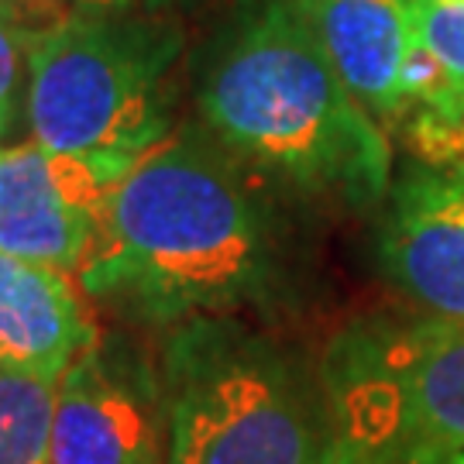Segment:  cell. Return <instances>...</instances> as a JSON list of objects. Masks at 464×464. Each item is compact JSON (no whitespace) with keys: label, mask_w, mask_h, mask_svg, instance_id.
I'll return each mask as SVG.
<instances>
[{"label":"cell","mask_w":464,"mask_h":464,"mask_svg":"<svg viewBox=\"0 0 464 464\" xmlns=\"http://www.w3.org/2000/svg\"><path fill=\"white\" fill-rule=\"evenodd\" d=\"M210 0H63L66 11L76 14H159L183 17L186 11H197Z\"/></svg>","instance_id":"5bb4252c"},{"label":"cell","mask_w":464,"mask_h":464,"mask_svg":"<svg viewBox=\"0 0 464 464\" xmlns=\"http://www.w3.org/2000/svg\"><path fill=\"white\" fill-rule=\"evenodd\" d=\"M303 210L193 117L117 186L76 279L131 327L276 320L310 289Z\"/></svg>","instance_id":"6da1fadb"},{"label":"cell","mask_w":464,"mask_h":464,"mask_svg":"<svg viewBox=\"0 0 464 464\" xmlns=\"http://www.w3.org/2000/svg\"><path fill=\"white\" fill-rule=\"evenodd\" d=\"M186 49L183 17L59 14L28 52L24 124L32 141L145 159L183 124Z\"/></svg>","instance_id":"277c9868"},{"label":"cell","mask_w":464,"mask_h":464,"mask_svg":"<svg viewBox=\"0 0 464 464\" xmlns=\"http://www.w3.org/2000/svg\"><path fill=\"white\" fill-rule=\"evenodd\" d=\"M0 4H7L14 11H24V14L38 17V21H55L59 14H66V11H55L63 0H0Z\"/></svg>","instance_id":"9a60e30c"},{"label":"cell","mask_w":464,"mask_h":464,"mask_svg":"<svg viewBox=\"0 0 464 464\" xmlns=\"http://www.w3.org/2000/svg\"><path fill=\"white\" fill-rule=\"evenodd\" d=\"M166 464H334L320 365L245 316H197L159 344Z\"/></svg>","instance_id":"3957f363"},{"label":"cell","mask_w":464,"mask_h":464,"mask_svg":"<svg viewBox=\"0 0 464 464\" xmlns=\"http://www.w3.org/2000/svg\"><path fill=\"white\" fill-rule=\"evenodd\" d=\"M55 382L0 372V464H55Z\"/></svg>","instance_id":"7c38bea8"},{"label":"cell","mask_w":464,"mask_h":464,"mask_svg":"<svg viewBox=\"0 0 464 464\" xmlns=\"http://www.w3.org/2000/svg\"><path fill=\"white\" fill-rule=\"evenodd\" d=\"M334 464L464 458V320L354 316L320 354Z\"/></svg>","instance_id":"5b68a950"},{"label":"cell","mask_w":464,"mask_h":464,"mask_svg":"<svg viewBox=\"0 0 464 464\" xmlns=\"http://www.w3.org/2000/svg\"><path fill=\"white\" fill-rule=\"evenodd\" d=\"M379 266L410 310L464 320V151L420 155L392 176Z\"/></svg>","instance_id":"ba28073f"},{"label":"cell","mask_w":464,"mask_h":464,"mask_svg":"<svg viewBox=\"0 0 464 464\" xmlns=\"http://www.w3.org/2000/svg\"><path fill=\"white\" fill-rule=\"evenodd\" d=\"M52 21L14 11L0 4V145L17 131L24 117V90H28V52L34 34Z\"/></svg>","instance_id":"4fadbf2b"},{"label":"cell","mask_w":464,"mask_h":464,"mask_svg":"<svg viewBox=\"0 0 464 464\" xmlns=\"http://www.w3.org/2000/svg\"><path fill=\"white\" fill-rule=\"evenodd\" d=\"M55 464H166L159 354L131 334H100L55 382Z\"/></svg>","instance_id":"52a82bcc"},{"label":"cell","mask_w":464,"mask_h":464,"mask_svg":"<svg viewBox=\"0 0 464 464\" xmlns=\"http://www.w3.org/2000/svg\"><path fill=\"white\" fill-rule=\"evenodd\" d=\"M354 100L382 128L410 117L416 28L406 0H293Z\"/></svg>","instance_id":"9c48e42d"},{"label":"cell","mask_w":464,"mask_h":464,"mask_svg":"<svg viewBox=\"0 0 464 464\" xmlns=\"http://www.w3.org/2000/svg\"><path fill=\"white\" fill-rule=\"evenodd\" d=\"M193 111L234 159L303 207L375 214L389 131L354 100L293 0H231L193 55Z\"/></svg>","instance_id":"7a4b0ae2"},{"label":"cell","mask_w":464,"mask_h":464,"mask_svg":"<svg viewBox=\"0 0 464 464\" xmlns=\"http://www.w3.org/2000/svg\"><path fill=\"white\" fill-rule=\"evenodd\" d=\"M131 155L0 145V255L80 276Z\"/></svg>","instance_id":"8992f818"},{"label":"cell","mask_w":464,"mask_h":464,"mask_svg":"<svg viewBox=\"0 0 464 464\" xmlns=\"http://www.w3.org/2000/svg\"><path fill=\"white\" fill-rule=\"evenodd\" d=\"M97 337L72 276L0 255V372L59 382Z\"/></svg>","instance_id":"30bf717a"},{"label":"cell","mask_w":464,"mask_h":464,"mask_svg":"<svg viewBox=\"0 0 464 464\" xmlns=\"http://www.w3.org/2000/svg\"><path fill=\"white\" fill-rule=\"evenodd\" d=\"M416 28L410 117L420 155L464 151V0H406Z\"/></svg>","instance_id":"8fae6325"},{"label":"cell","mask_w":464,"mask_h":464,"mask_svg":"<svg viewBox=\"0 0 464 464\" xmlns=\"http://www.w3.org/2000/svg\"><path fill=\"white\" fill-rule=\"evenodd\" d=\"M450 464H464V458H454V461H450Z\"/></svg>","instance_id":"2e32d148"}]
</instances>
